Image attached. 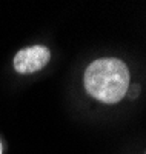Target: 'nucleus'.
<instances>
[{
    "label": "nucleus",
    "instance_id": "4",
    "mask_svg": "<svg viewBox=\"0 0 146 154\" xmlns=\"http://www.w3.org/2000/svg\"><path fill=\"white\" fill-rule=\"evenodd\" d=\"M3 152V145H2V140H0V154Z\"/></svg>",
    "mask_w": 146,
    "mask_h": 154
},
{
    "label": "nucleus",
    "instance_id": "3",
    "mask_svg": "<svg viewBox=\"0 0 146 154\" xmlns=\"http://www.w3.org/2000/svg\"><path fill=\"white\" fill-rule=\"evenodd\" d=\"M135 94H138V86L134 85L131 88V93H129V97H135Z\"/></svg>",
    "mask_w": 146,
    "mask_h": 154
},
{
    "label": "nucleus",
    "instance_id": "2",
    "mask_svg": "<svg viewBox=\"0 0 146 154\" xmlns=\"http://www.w3.org/2000/svg\"><path fill=\"white\" fill-rule=\"evenodd\" d=\"M51 59V51L46 46L34 45L20 49L14 56L12 65L14 69L20 74H31L35 71H40Z\"/></svg>",
    "mask_w": 146,
    "mask_h": 154
},
{
    "label": "nucleus",
    "instance_id": "1",
    "mask_svg": "<svg viewBox=\"0 0 146 154\" xmlns=\"http://www.w3.org/2000/svg\"><path fill=\"white\" fill-rule=\"evenodd\" d=\"M83 80L89 96L103 103H117L128 94L129 71L118 59H99L86 68Z\"/></svg>",
    "mask_w": 146,
    "mask_h": 154
}]
</instances>
